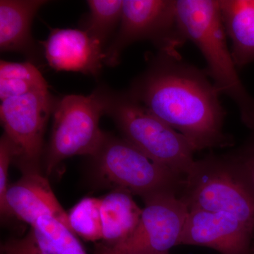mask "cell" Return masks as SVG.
<instances>
[{
    "mask_svg": "<svg viewBox=\"0 0 254 254\" xmlns=\"http://www.w3.org/2000/svg\"><path fill=\"white\" fill-rule=\"evenodd\" d=\"M142 208L129 192L113 190L100 198L103 245L113 246L128 238L140 221Z\"/></svg>",
    "mask_w": 254,
    "mask_h": 254,
    "instance_id": "obj_16",
    "label": "cell"
},
{
    "mask_svg": "<svg viewBox=\"0 0 254 254\" xmlns=\"http://www.w3.org/2000/svg\"><path fill=\"white\" fill-rule=\"evenodd\" d=\"M105 90L91 95H68L55 103L51 138L46 156V170L52 173L65 159L97 153L105 133L100 120L105 114Z\"/></svg>",
    "mask_w": 254,
    "mask_h": 254,
    "instance_id": "obj_6",
    "label": "cell"
},
{
    "mask_svg": "<svg viewBox=\"0 0 254 254\" xmlns=\"http://www.w3.org/2000/svg\"><path fill=\"white\" fill-rule=\"evenodd\" d=\"M231 153L245 170L254 189V130L245 141Z\"/></svg>",
    "mask_w": 254,
    "mask_h": 254,
    "instance_id": "obj_21",
    "label": "cell"
},
{
    "mask_svg": "<svg viewBox=\"0 0 254 254\" xmlns=\"http://www.w3.org/2000/svg\"><path fill=\"white\" fill-rule=\"evenodd\" d=\"M128 93L185 136L195 152L235 143L224 130L225 110L213 82L179 53L158 52Z\"/></svg>",
    "mask_w": 254,
    "mask_h": 254,
    "instance_id": "obj_1",
    "label": "cell"
},
{
    "mask_svg": "<svg viewBox=\"0 0 254 254\" xmlns=\"http://www.w3.org/2000/svg\"><path fill=\"white\" fill-rule=\"evenodd\" d=\"M222 21L237 68L254 63V0H219Z\"/></svg>",
    "mask_w": 254,
    "mask_h": 254,
    "instance_id": "obj_15",
    "label": "cell"
},
{
    "mask_svg": "<svg viewBox=\"0 0 254 254\" xmlns=\"http://www.w3.org/2000/svg\"><path fill=\"white\" fill-rule=\"evenodd\" d=\"M16 155L14 145L9 137L4 134L0 140V209L1 213L4 210L5 198L9 185L8 176L10 164L14 162Z\"/></svg>",
    "mask_w": 254,
    "mask_h": 254,
    "instance_id": "obj_20",
    "label": "cell"
},
{
    "mask_svg": "<svg viewBox=\"0 0 254 254\" xmlns=\"http://www.w3.org/2000/svg\"><path fill=\"white\" fill-rule=\"evenodd\" d=\"M1 213L16 217L31 226L41 217H53L71 230L68 213L64 210L49 181L41 171L23 173L17 182L9 185L4 209Z\"/></svg>",
    "mask_w": 254,
    "mask_h": 254,
    "instance_id": "obj_12",
    "label": "cell"
},
{
    "mask_svg": "<svg viewBox=\"0 0 254 254\" xmlns=\"http://www.w3.org/2000/svg\"><path fill=\"white\" fill-rule=\"evenodd\" d=\"M55 105L48 88L1 101L0 118L4 133L14 145V162L23 173L40 171L43 136Z\"/></svg>",
    "mask_w": 254,
    "mask_h": 254,
    "instance_id": "obj_9",
    "label": "cell"
},
{
    "mask_svg": "<svg viewBox=\"0 0 254 254\" xmlns=\"http://www.w3.org/2000/svg\"><path fill=\"white\" fill-rule=\"evenodd\" d=\"M44 0L0 1V49L31 55L36 50L31 36L33 18Z\"/></svg>",
    "mask_w": 254,
    "mask_h": 254,
    "instance_id": "obj_14",
    "label": "cell"
},
{
    "mask_svg": "<svg viewBox=\"0 0 254 254\" xmlns=\"http://www.w3.org/2000/svg\"><path fill=\"white\" fill-rule=\"evenodd\" d=\"M140 221L128 238L116 245L100 247L99 253L170 254L180 245L189 208L178 195L159 193L143 199Z\"/></svg>",
    "mask_w": 254,
    "mask_h": 254,
    "instance_id": "obj_8",
    "label": "cell"
},
{
    "mask_svg": "<svg viewBox=\"0 0 254 254\" xmlns=\"http://www.w3.org/2000/svg\"><path fill=\"white\" fill-rule=\"evenodd\" d=\"M150 41L159 52L179 53L187 39L177 18L175 0H123L116 36L105 50L104 64L116 66L127 47Z\"/></svg>",
    "mask_w": 254,
    "mask_h": 254,
    "instance_id": "obj_7",
    "label": "cell"
},
{
    "mask_svg": "<svg viewBox=\"0 0 254 254\" xmlns=\"http://www.w3.org/2000/svg\"><path fill=\"white\" fill-rule=\"evenodd\" d=\"M1 254H87L77 236L53 217L43 216L24 237L1 247Z\"/></svg>",
    "mask_w": 254,
    "mask_h": 254,
    "instance_id": "obj_13",
    "label": "cell"
},
{
    "mask_svg": "<svg viewBox=\"0 0 254 254\" xmlns=\"http://www.w3.org/2000/svg\"><path fill=\"white\" fill-rule=\"evenodd\" d=\"M254 234L231 215L189 210L180 245L207 247L220 254H250Z\"/></svg>",
    "mask_w": 254,
    "mask_h": 254,
    "instance_id": "obj_10",
    "label": "cell"
},
{
    "mask_svg": "<svg viewBox=\"0 0 254 254\" xmlns=\"http://www.w3.org/2000/svg\"><path fill=\"white\" fill-rule=\"evenodd\" d=\"M92 158L95 179L100 185L126 190L142 199L159 193L178 195L185 185V177L155 163L123 138L105 133Z\"/></svg>",
    "mask_w": 254,
    "mask_h": 254,
    "instance_id": "obj_5",
    "label": "cell"
},
{
    "mask_svg": "<svg viewBox=\"0 0 254 254\" xmlns=\"http://www.w3.org/2000/svg\"><path fill=\"white\" fill-rule=\"evenodd\" d=\"M179 198L189 210L231 215L254 234V189L231 152L195 160Z\"/></svg>",
    "mask_w": 254,
    "mask_h": 254,
    "instance_id": "obj_3",
    "label": "cell"
},
{
    "mask_svg": "<svg viewBox=\"0 0 254 254\" xmlns=\"http://www.w3.org/2000/svg\"><path fill=\"white\" fill-rule=\"evenodd\" d=\"M67 213L70 228L76 236L90 242L103 240L100 198H83Z\"/></svg>",
    "mask_w": 254,
    "mask_h": 254,
    "instance_id": "obj_19",
    "label": "cell"
},
{
    "mask_svg": "<svg viewBox=\"0 0 254 254\" xmlns=\"http://www.w3.org/2000/svg\"><path fill=\"white\" fill-rule=\"evenodd\" d=\"M90 14L86 24V31L102 46L121 21L123 0H88Z\"/></svg>",
    "mask_w": 254,
    "mask_h": 254,
    "instance_id": "obj_18",
    "label": "cell"
},
{
    "mask_svg": "<svg viewBox=\"0 0 254 254\" xmlns=\"http://www.w3.org/2000/svg\"><path fill=\"white\" fill-rule=\"evenodd\" d=\"M105 114L126 140L155 163L185 177L195 150L185 136L162 121L129 93L105 91Z\"/></svg>",
    "mask_w": 254,
    "mask_h": 254,
    "instance_id": "obj_4",
    "label": "cell"
},
{
    "mask_svg": "<svg viewBox=\"0 0 254 254\" xmlns=\"http://www.w3.org/2000/svg\"><path fill=\"white\" fill-rule=\"evenodd\" d=\"M48 88L39 70L31 63H0V100Z\"/></svg>",
    "mask_w": 254,
    "mask_h": 254,
    "instance_id": "obj_17",
    "label": "cell"
},
{
    "mask_svg": "<svg viewBox=\"0 0 254 254\" xmlns=\"http://www.w3.org/2000/svg\"><path fill=\"white\" fill-rule=\"evenodd\" d=\"M99 254H113L99 253Z\"/></svg>",
    "mask_w": 254,
    "mask_h": 254,
    "instance_id": "obj_22",
    "label": "cell"
},
{
    "mask_svg": "<svg viewBox=\"0 0 254 254\" xmlns=\"http://www.w3.org/2000/svg\"><path fill=\"white\" fill-rule=\"evenodd\" d=\"M177 18L187 41L200 50L205 72L220 94L235 103L242 123L254 130V97L247 91L227 44L219 0H176Z\"/></svg>",
    "mask_w": 254,
    "mask_h": 254,
    "instance_id": "obj_2",
    "label": "cell"
},
{
    "mask_svg": "<svg viewBox=\"0 0 254 254\" xmlns=\"http://www.w3.org/2000/svg\"><path fill=\"white\" fill-rule=\"evenodd\" d=\"M42 44L47 61L57 71L93 76H98L101 71L105 59L103 46L86 31L54 29Z\"/></svg>",
    "mask_w": 254,
    "mask_h": 254,
    "instance_id": "obj_11",
    "label": "cell"
}]
</instances>
